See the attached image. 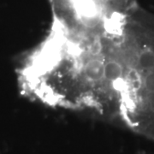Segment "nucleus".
Segmentation results:
<instances>
[{"instance_id":"2","label":"nucleus","mask_w":154,"mask_h":154,"mask_svg":"<svg viewBox=\"0 0 154 154\" xmlns=\"http://www.w3.org/2000/svg\"><path fill=\"white\" fill-rule=\"evenodd\" d=\"M116 122L154 142V14L133 0L109 33Z\"/></svg>"},{"instance_id":"1","label":"nucleus","mask_w":154,"mask_h":154,"mask_svg":"<svg viewBox=\"0 0 154 154\" xmlns=\"http://www.w3.org/2000/svg\"><path fill=\"white\" fill-rule=\"evenodd\" d=\"M17 74L19 90L28 99L116 122L109 29L72 28L51 19L44 38L21 59Z\"/></svg>"},{"instance_id":"3","label":"nucleus","mask_w":154,"mask_h":154,"mask_svg":"<svg viewBox=\"0 0 154 154\" xmlns=\"http://www.w3.org/2000/svg\"><path fill=\"white\" fill-rule=\"evenodd\" d=\"M113 15H120L130 5L133 0H94Z\"/></svg>"}]
</instances>
